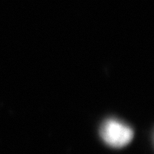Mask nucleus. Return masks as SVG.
I'll return each mask as SVG.
<instances>
[{
    "label": "nucleus",
    "instance_id": "nucleus-1",
    "mask_svg": "<svg viewBox=\"0 0 154 154\" xmlns=\"http://www.w3.org/2000/svg\"><path fill=\"white\" fill-rule=\"evenodd\" d=\"M100 136L107 145L121 148L130 143L133 138V130L118 120L108 119L101 126Z\"/></svg>",
    "mask_w": 154,
    "mask_h": 154
}]
</instances>
